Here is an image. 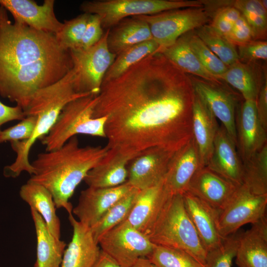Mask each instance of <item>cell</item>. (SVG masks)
Segmentation results:
<instances>
[{"label": "cell", "instance_id": "6da1fadb", "mask_svg": "<svg viewBox=\"0 0 267 267\" xmlns=\"http://www.w3.org/2000/svg\"><path fill=\"white\" fill-rule=\"evenodd\" d=\"M194 97L189 75L157 51L102 83L93 117L106 118L109 149L177 151L192 137Z\"/></svg>", "mask_w": 267, "mask_h": 267}, {"label": "cell", "instance_id": "7a4b0ae2", "mask_svg": "<svg viewBox=\"0 0 267 267\" xmlns=\"http://www.w3.org/2000/svg\"><path fill=\"white\" fill-rule=\"evenodd\" d=\"M69 51L54 34L13 24L0 5V95L24 111L39 90L56 82L72 68Z\"/></svg>", "mask_w": 267, "mask_h": 267}, {"label": "cell", "instance_id": "3957f363", "mask_svg": "<svg viewBox=\"0 0 267 267\" xmlns=\"http://www.w3.org/2000/svg\"><path fill=\"white\" fill-rule=\"evenodd\" d=\"M108 150L107 146H80L77 137L73 136L57 149L39 153L31 163L34 173L28 181L46 188L56 208L72 214L73 207L69 199Z\"/></svg>", "mask_w": 267, "mask_h": 267}, {"label": "cell", "instance_id": "277c9868", "mask_svg": "<svg viewBox=\"0 0 267 267\" xmlns=\"http://www.w3.org/2000/svg\"><path fill=\"white\" fill-rule=\"evenodd\" d=\"M74 81V71L72 68L62 78L39 90L34 95L24 112L26 116L38 117L35 129L29 139L10 142L16 157L12 164L4 167L5 177L16 178L23 172L34 174V169L29 160L32 146L37 140L48 134L65 105L75 99L90 94L77 92Z\"/></svg>", "mask_w": 267, "mask_h": 267}, {"label": "cell", "instance_id": "5b68a950", "mask_svg": "<svg viewBox=\"0 0 267 267\" xmlns=\"http://www.w3.org/2000/svg\"><path fill=\"white\" fill-rule=\"evenodd\" d=\"M146 236L155 245L184 251L205 264L207 251L187 213L182 194L169 196Z\"/></svg>", "mask_w": 267, "mask_h": 267}, {"label": "cell", "instance_id": "8992f818", "mask_svg": "<svg viewBox=\"0 0 267 267\" xmlns=\"http://www.w3.org/2000/svg\"><path fill=\"white\" fill-rule=\"evenodd\" d=\"M97 95L90 94L68 103L48 134L40 140L45 151L57 149L76 134L106 138V118H94Z\"/></svg>", "mask_w": 267, "mask_h": 267}, {"label": "cell", "instance_id": "52a82bcc", "mask_svg": "<svg viewBox=\"0 0 267 267\" xmlns=\"http://www.w3.org/2000/svg\"><path fill=\"white\" fill-rule=\"evenodd\" d=\"M204 6L205 2L198 0H93L83 2L80 9L84 13L99 15L102 28L109 29L128 17Z\"/></svg>", "mask_w": 267, "mask_h": 267}, {"label": "cell", "instance_id": "ba28073f", "mask_svg": "<svg viewBox=\"0 0 267 267\" xmlns=\"http://www.w3.org/2000/svg\"><path fill=\"white\" fill-rule=\"evenodd\" d=\"M109 31V29H107L101 39L92 46L69 51L77 92L98 94L105 75L116 57L108 46Z\"/></svg>", "mask_w": 267, "mask_h": 267}, {"label": "cell", "instance_id": "9c48e42d", "mask_svg": "<svg viewBox=\"0 0 267 267\" xmlns=\"http://www.w3.org/2000/svg\"><path fill=\"white\" fill-rule=\"evenodd\" d=\"M136 17L147 23L160 52L174 44L182 35L207 24L211 13L204 6L172 9Z\"/></svg>", "mask_w": 267, "mask_h": 267}, {"label": "cell", "instance_id": "30bf717a", "mask_svg": "<svg viewBox=\"0 0 267 267\" xmlns=\"http://www.w3.org/2000/svg\"><path fill=\"white\" fill-rule=\"evenodd\" d=\"M97 243L120 267H132L139 259L147 258L155 246L126 220L103 234Z\"/></svg>", "mask_w": 267, "mask_h": 267}, {"label": "cell", "instance_id": "8fae6325", "mask_svg": "<svg viewBox=\"0 0 267 267\" xmlns=\"http://www.w3.org/2000/svg\"><path fill=\"white\" fill-rule=\"evenodd\" d=\"M267 194L257 195L241 184L218 215L220 234L225 237L243 225L254 223L266 217Z\"/></svg>", "mask_w": 267, "mask_h": 267}, {"label": "cell", "instance_id": "7c38bea8", "mask_svg": "<svg viewBox=\"0 0 267 267\" xmlns=\"http://www.w3.org/2000/svg\"><path fill=\"white\" fill-rule=\"evenodd\" d=\"M176 151L157 146L141 151L128 164L127 181L139 190L159 184L164 180Z\"/></svg>", "mask_w": 267, "mask_h": 267}, {"label": "cell", "instance_id": "4fadbf2b", "mask_svg": "<svg viewBox=\"0 0 267 267\" xmlns=\"http://www.w3.org/2000/svg\"><path fill=\"white\" fill-rule=\"evenodd\" d=\"M194 92L206 104L221 123L237 146L235 115L237 100L235 95L223 86L190 75Z\"/></svg>", "mask_w": 267, "mask_h": 267}, {"label": "cell", "instance_id": "5bb4252c", "mask_svg": "<svg viewBox=\"0 0 267 267\" xmlns=\"http://www.w3.org/2000/svg\"><path fill=\"white\" fill-rule=\"evenodd\" d=\"M133 188L127 181L113 187H88L81 191L78 203L73 208L72 214L79 222L91 227L112 205Z\"/></svg>", "mask_w": 267, "mask_h": 267}, {"label": "cell", "instance_id": "9a60e30c", "mask_svg": "<svg viewBox=\"0 0 267 267\" xmlns=\"http://www.w3.org/2000/svg\"><path fill=\"white\" fill-rule=\"evenodd\" d=\"M236 148L242 163L267 143V130L262 125L254 100H244L235 115Z\"/></svg>", "mask_w": 267, "mask_h": 267}, {"label": "cell", "instance_id": "2e32d148", "mask_svg": "<svg viewBox=\"0 0 267 267\" xmlns=\"http://www.w3.org/2000/svg\"><path fill=\"white\" fill-rule=\"evenodd\" d=\"M54 3V0H45L42 5L32 0H0V5L11 14L14 22L55 35L63 23L55 15Z\"/></svg>", "mask_w": 267, "mask_h": 267}, {"label": "cell", "instance_id": "e0dca14e", "mask_svg": "<svg viewBox=\"0 0 267 267\" xmlns=\"http://www.w3.org/2000/svg\"><path fill=\"white\" fill-rule=\"evenodd\" d=\"M237 186L205 166L193 175L186 192L219 212L228 202Z\"/></svg>", "mask_w": 267, "mask_h": 267}, {"label": "cell", "instance_id": "ac0fdd59", "mask_svg": "<svg viewBox=\"0 0 267 267\" xmlns=\"http://www.w3.org/2000/svg\"><path fill=\"white\" fill-rule=\"evenodd\" d=\"M236 146L221 125L217 132L207 167L239 186L242 184L243 163Z\"/></svg>", "mask_w": 267, "mask_h": 267}, {"label": "cell", "instance_id": "d6986e66", "mask_svg": "<svg viewBox=\"0 0 267 267\" xmlns=\"http://www.w3.org/2000/svg\"><path fill=\"white\" fill-rule=\"evenodd\" d=\"M73 228L71 240L65 249L60 267H91L98 259L101 249L90 227L69 215Z\"/></svg>", "mask_w": 267, "mask_h": 267}, {"label": "cell", "instance_id": "ffe728a7", "mask_svg": "<svg viewBox=\"0 0 267 267\" xmlns=\"http://www.w3.org/2000/svg\"><path fill=\"white\" fill-rule=\"evenodd\" d=\"M203 167L192 137L175 153L164 179V185L172 195L186 191L195 173Z\"/></svg>", "mask_w": 267, "mask_h": 267}, {"label": "cell", "instance_id": "44dd1931", "mask_svg": "<svg viewBox=\"0 0 267 267\" xmlns=\"http://www.w3.org/2000/svg\"><path fill=\"white\" fill-rule=\"evenodd\" d=\"M170 195L164 180L155 186L139 190L134 206L125 220L146 235Z\"/></svg>", "mask_w": 267, "mask_h": 267}, {"label": "cell", "instance_id": "7402d4cb", "mask_svg": "<svg viewBox=\"0 0 267 267\" xmlns=\"http://www.w3.org/2000/svg\"><path fill=\"white\" fill-rule=\"evenodd\" d=\"M182 197L187 213L207 251L221 245L225 237L218 228V211L188 192Z\"/></svg>", "mask_w": 267, "mask_h": 267}, {"label": "cell", "instance_id": "603a6c76", "mask_svg": "<svg viewBox=\"0 0 267 267\" xmlns=\"http://www.w3.org/2000/svg\"><path fill=\"white\" fill-rule=\"evenodd\" d=\"M137 154L108 148L106 154L89 172L84 180L88 187L109 188L120 185L127 181L128 164Z\"/></svg>", "mask_w": 267, "mask_h": 267}, {"label": "cell", "instance_id": "cb8c5ba5", "mask_svg": "<svg viewBox=\"0 0 267 267\" xmlns=\"http://www.w3.org/2000/svg\"><path fill=\"white\" fill-rule=\"evenodd\" d=\"M235 258L238 267H267V216L242 232Z\"/></svg>", "mask_w": 267, "mask_h": 267}, {"label": "cell", "instance_id": "d4e9b609", "mask_svg": "<svg viewBox=\"0 0 267 267\" xmlns=\"http://www.w3.org/2000/svg\"><path fill=\"white\" fill-rule=\"evenodd\" d=\"M219 127L217 120L209 108L194 92L192 117V138L203 167L207 166L211 156Z\"/></svg>", "mask_w": 267, "mask_h": 267}, {"label": "cell", "instance_id": "484cf974", "mask_svg": "<svg viewBox=\"0 0 267 267\" xmlns=\"http://www.w3.org/2000/svg\"><path fill=\"white\" fill-rule=\"evenodd\" d=\"M256 63H245L240 61L228 67L217 79L224 81L237 90L244 100L256 101L267 77L262 78V71Z\"/></svg>", "mask_w": 267, "mask_h": 267}, {"label": "cell", "instance_id": "4316f807", "mask_svg": "<svg viewBox=\"0 0 267 267\" xmlns=\"http://www.w3.org/2000/svg\"><path fill=\"white\" fill-rule=\"evenodd\" d=\"M19 195L29 205L30 209L40 215L51 233L60 239L61 223L56 215V208L50 192L43 186L28 181L21 186Z\"/></svg>", "mask_w": 267, "mask_h": 267}, {"label": "cell", "instance_id": "83f0119b", "mask_svg": "<svg viewBox=\"0 0 267 267\" xmlns=\"http://www.w3.org/2000/svg\"><path fill=\"white\" fill-rule=\"evenodd\" d=\"M30 210L37 239V259L34 267H60L66 243L51 233L38 212Z\"/></svg>", "mask_w": 267, "mask_h": 267}, {"label": "cell", "instance_id": "f1b7e54d", "mask_svg": "<svg viewBox=\"0 0 267 267\" xmlns=\"http://www.w3.org/2000/svg\"><path fill=\"white\" fill-rule=\"evenodd\" d=\"M109 29L107 44L116 55L133 45L152 40L147 23L137 17L125 18Z\"/></svg>", "mask_w": 267, "mask_h": 267}, {"label": "cell", "instance_id": "f546056e", "mask_svg": "<svg viewBox=\"0 0 267 267\" xmlns=\"http://www.w3.org/2000/svg\"><path fill=\"white\" fill-rule=\"evenodd\" d=\"M160 52L179 69L188 75L212 82H222L203 67L191 49L184 34L174 44Z\"/></svg>", "mask_w": 267, "mask_h": 267}, {"label": "cell", "instance_id": "4dcf8cb0", "mask_svg": "<svg viewBox=\"0 0 267 267\" xmlns=\"http://www.w3.org/2000/svg\"><path fill=\"white\" fill-rule=\"evenodd\" d=\"M242 182L254 194H267V143L243 163Z\"/></svg>", "mask_w": 267, "mask_h": 267}, {"label": "cell", "instance_id": "1f68e13d", "mask_svg": "<svg viewBox=\"0 0 267 267\" xmlns=\"http://www.w3.org/2000/svg\"><path fill=\"white\" fill-rule=\"evenodd\" d=\"M159 48L158 44L152 39L123 50L116 55L114 62L105 75L103 83L118 78L146 56L158 51Z\"/></svg>", "mask_w": 267, "mask_h": 267}, {"label": "cell", "instance_id": "d6a6232c", "mask_svg": "<svg viewBox=\"0 0 267 267\" xmlns=\"http://www.w3.org/2000/svg\"><path fill=\"white\" fill-rule=\"evenodd\" d=\"M139 189L133 188L112 205L90 228L96 242L105 232L125 221L135 203Z\"/></svg>", "mask_w": 267, "mask_h": 267}, {"label": "cell", "instance_id": "836d02e7", "mask_svg": "<svg viewBox=\"0 0 267 267\" xmlns=\"http://www.w3.org/2000/svg\"><path fill=\"white\" fill-rule=\"evenodd\" d=\"M209 48L228 67L239 61L236 46L224 37L216 33L209 25L194 30Z\"/></svg>", "mask_w": 267, "mask_h": 267}, {"label": "cell", "instance_id": "e575fe53", "mask_svg": "<svg viewBox=\"0 0 267 267\" xmlns=\"http://www.w3.org/2000/svg\"><path fill=\"white\" fill-rule=\"evenodd\" d=\"M237 9L250 27L255 40L265 41L267 35V10L259 0H236Z\"/></svg>", "mask_w": 267, "mask_h": 267}, {"label": "cell", "instance_id": "d590c367", "mask_svg": "<svg viewBox=\"0 0 267 267\" xmlns=\"http://www.w3.org/2000/svg\"><path fill=\"white\" fill-rule=\"evenodd\" d=\"M146 258L156 267H204L184 251L155 244Z\"/></svg>", "mask_w": 267, "mask_h": 267}, {"label": "cell", "instance_id": "8d00e7d4", "mask_svg": "<svg viewBox=\"0 0 267 267\" xmlns=\"http://www.w3.org/2000/svg\"><path fill=\"white\" fill-rule=\"evenodd\" d=\"M184 35L191 49L203 67L210 74L217 79L227 70L228 66L209 48L194 30Z\"/></svg>", "mask_w": 267, "mask_h": 267}, {"label": "cell", "instance_id": "74e56055", "mask_svg": "<svg viewBox=\"0 0 267 267\" xmlns=\"http://www.w3.org/2000/svg\"><path fill=\"white\" fill-rule=\"evenodd\" d=\"M89 14L83 13L71 19L64 20L62 28L55 35L61 48L69 51L80 47Z\"/></svg>", "mask_w": 267, "mask_h": 267}, {"label": "cell", "instance_id": "f35d334b", "mask_svg": "<svg viewBox=\"0 0 267 267\" xmlns=\"http://www.w3.org/2000/svg\"><path fill=\"white\" fill-rule=\"evenodd\" d=\"M242 231L226 236L219 247L207 253L204 267H231Z\"/></svg>", "mask_w": 267, "mask_h": 267}, {"label": "cell", "instance_id": "ab89813d", "mask_svg": "<svg viewBox=\"0 0 267 267\" xmlns=\"http://www.w3.org/2000/svg\"><path fill=\"white\" fill-rule=\"evenodd\" d=\"M37 120L36 116L27 115L18 124L2 131L0 143L29 139L35 129Z\"/></svg>", "mask_w": 267, "mask_h": 267}, {"label": "cell", "instance_id": "60d3db41", "mask_svg": "<svg viewBox=\"0 0 267 267\" xmlns=\"http://www.w3.org/2000/svg\"><path fill=\"white\" fill-rule=\"evenodd\" d=\"M241 15L232 4L218 10L209 24L216 33L225 37Z\"/></svg>", "mask_w": 267, "mask_h": 267}, {"label": "cell", "instance_id": "b9f144b4", "mask_svg": "<svg viewBox=\"0 0 267 267\" xmlns=\"http://www.w3.org/2000/svg\"><path fill=\"white\" fill-rule=\"evenodd\" d=\"M237 53L240 61L245 63H256L258 60L267 59V42L254 40L238 46Z\"/></svg>", "mask_w": 267, "mask_h": 267}, {"label": "cell", "instance_id": "7bdbcfd3", "mask_svg": "<svg viewBox=\"0 0 267 267\" xmlns=\"http://www.w3.org/2000/svg\"><path fill=\"white\" fill-rule=\"evenodd\" d=\"M104 34L99 15L89 14L84 34L79 48L85 49L97 43Z\"/></svg>", "mask_w": 267, "mask_h": 267}, {"label": "cell", "instance_id": "ee69618b", "mask_svg": "<svg viewBox=\"0 0 267 267\" xmlns=\"http://www.w3.org/2000/svg\"><path fill=\"white\" fill-rule=\"evenodd\" d=\"M225 38L235 46H239L255 40L250 27L242 15Z\"/></svg>", "mask_w": 267, "mask_h": 267}, {"label": "cell", "instance_id": "f6af8a7d", "mask_svg": "<svg viewBox=\"0 0 267 267\" xmlns=\"http://www.w3.org/2000/svg\"><path fill=\"white\" fill-rule=\"evenodd\" d=\"M24 111L19 106H9L0 101V136L1 127L5 123L14 120L21 121L26 117Z\"/></svg>", "mask_w": 267, "mask_h": 267}, {"label": "cell", "instance_id": "bcb514c9", "mask_svg": "<svg viewBox=\"0 0 267 267\" xmlns=\"http://www.w3.org/2000/svg\"><path fill=\"white\" fill-rule=\"evenodd\" d=\"M256 102L259 119L264 129L267 130V80L261 87Z\"/></svg>", "mask_w": 267, "mask_h": 267}, {"label": "cell", "instance_id": "7dc6e473", "mask_svg": "<svg viewBox=\"0 0 267 267\" xmlns=\"http://www.w3.org/2000/svg\"><path fill=\"white\" fill-rule=\"evenodd\" d=\"M91 267H120L109 256L101 251L100 255Z\"/></svg>", "mask_w": 267, "mask_h": 267}, {"label": "cell", "instance_id": "c3c4849f", "mask_svg": "<svg viewBox=\"0 0 267 267\" xmlns=\"http://www.w3.org/2000/svg\"><path fill=\"white\" fill-rule=\"evenodd\" d=\"M132 267H156L146 258L139 259Z\"/></svg>", "mask_w": 267, "mask_h": 267}, {"label": "cell", "instance_id": "681fc988", "mask_svg": "<svg viewBox=\"0 0 267 267\" xmlns=\"http://www.w3.org/2000/svg\"><path fill=\"white\" fill-rule=\"evenodd\" d=\"M261 2L263 5V6L267 9V0H261Z\"/></svg>", "mask_w": 267, "mask_h": 267}]
</instances>
